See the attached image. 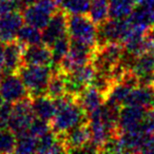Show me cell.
<instances>
[{"instance_id": "1", "label": "cell", "mask_w": 154, "mask_h": 154, "mask_svg": "<svg viewBox=\"0 0 154 154\" xmlns=\"http://www.w3.org/2000/svg\"><path fill=\"white\" fill-rule=\"evenodd\" d=\"M56 113L50 122L51 130L56 134H62L70 129L88 122V115L78 105L75 97L69 94L54 99Z\"/></svg>"}, {"instance_id": "2", "label": "cell", "mask_w": 154, "mask_h": 154, "mask_svg": "<svg viewBox=\"0 0 154 154\" xmlns=\"http://www.w3.org/2000/svg\"><path fill=\"white\" fill-rule=\"evenodd\" d=\"M17 74L23 82L30 97H36L47 94V88L53 70L49 66L23 64Z\"/></svg>"}, {"instance_id": "3", "label": "cell", "mask_w": 154, "mask_h": 154, "mask_svg": "<svg viewBox=\"0 0 154 154\" xmlns=\"http://www.w3.org/2000/svg\"><path fill=\"white\" fill-rule=\"evenodd\" d=\"M68 35L93 49L97 47V26L88 14L68 15Z\"/></svg>"}, {"instance_id": "4", "label": "cell", "mask_w": 154, "mask_h": 154, "mask_svg": "<svg viewBox=\"0 0 154 154\" xmlns=\"http://www.w3.org/2000/svg\"><path fill=\"white\" fill-rule=\"evenodd\" d=\"M125 54V47L122 42H108L97 45L93 52L91 63L96 72L110 73L119 62Z\"/></svg>"}, {"instance_id": "5", "label": "cell", "mask_w": 154, "mask_h": 154, "mask_svg": "<svg viewBox=\"0 0 154 154\" xmlns=\"http://www.w3.org/2000/svg\"><path fill=\"white\" fill-rule=\"evenodd\" d=\"M58 9L59 7L56 0H38L34 3L26 5L21 13L24 23L42 30Z\"/></svg>"}, {"instance_id": "6", "label": "cell", "mask_w": 154, "mask_h": 154, "mask_svg": "<svg viewBox=\"0 0 154 154\" xmlns=\"http://www.w3.org/2000/svg\"><path fill=\"white\" fill-rule=\"evenodd\" d=\"M35 115L32 110V98L30 96L13 103V109L8 120V128L19 136L29 131Z\"/></svg>"}, {"instance_id": "7", "label": "cell", "mask_w": 154, "mask_h": 154, "mask_svg": "<svg viewBox=\"0 0 154 154\" xmlns=\"http://www.w3.org/2000/svg\"><path fill=\"white\" fill-rule=\"evenodd\" d=\"M94 50L95 49L85 45V43L71 39L70 50H69L68 54L60 60V62L56 66L58 70L61 71L64 74L72 73L76 69L87 63H90Z\"/></svg>"}, {"instance_id": "8", "label": "cell", "mask_w": 154, "mask_h": 154, "mask_svg": "<svg viewBox=\"0 0 154 154\" xmlns=\"http://www.w3.org/2000/svg\"><path fill=\"white\" fill-rule=\"evenodd\" d=\"M129 26V20L108 18L97 26V45L108 42H122Z\"/></svg>"}, {"instance_id": "9", "label": "cell", "mask_w": 154, "mask_h": 154, "mask_svg": "<svg viewBox=\"0 0 154 154\" xmlns=\"http://www.w3.org/2000/svg\"><path fill=\"white\" fill-rule=\"evenodd\" d=\"M0 96L5 101L14 103L30 95L19 75L11 73L5 74L0 80Z\"/></svg>"}, {"instance_id": "10", "label": "cell", "mask_w": 154, "mask_h": 154, "mask_svg": "<svg viewBox=\"0 0 154 154\" xmlns=\"http://www.w3.org/2000/svg\"><path fill=\"white\" fill-rule=\"evenodd\" d=\"M68 34V14L58 9L42 29V42L51 47L59 37Z\"/></svg>"}, {"instance_id": "11", "label": "cell", "mask_w": 154, "mask_h": 154, "mask_svg": "<svg viewBox=\"0 0 154 154\" xmlns=\"http://www.w3.org/2000/svg\"><path fill=\"white\" fill-rule=\"evenodd\" d=\"M57 135L63 143L66 152H79V150L91 140V132L88 122Z\"/></svg>"}, {"instance_id": "12", "label": "cell", "mask_w": 154, "mask_h": 154, "mask_svg": "<svg viewBox=\"0 0 154 154\" xmlns=\"http://www.w3.org/2000/svg\"><path fill=\"white\" fill-rule=\"evenodd\" d=\"M147 110L136 106H122L119 110L118 129L119 132L141 130V124Z\"/></svg>"}, {"instance_id": "13", "label": "cell", "mask_w": 154, "mask_h": 154, "mask_svg": "<svg viewBox=\"0 0 154 154\" xmlns=\"http://www.w3.org/2000/svg\"><path fill=\"white\" fill-rule=\"evenodd\" d=\"M23 24V16L20 11L1 14L0 15V41L7 43L15 40L18 31Z\"/></svg>"}, {"instance_id": "14", "label": "cell", "mask_w": 154, "mask_h": 154, "mask_svg": "<svg viewBox=\"0 0 154 154\" xmlns=\"http://www.w3.org/2000/svg\"><path fill=\"white\" fill-rule=\"evenodd\" d=\"M131 71L138 78L139 85L152 86L154 84V54L147 52L136 57L131 66Z\"/></svg>"}, {"instance_id": "15", "label": "cell", "mask_w": 154, "mask_h": 154, "mask_svg": "<svg viewBox=\"0 0 154 154\" xmlns=\"http://www.w3.org/2000/svg\"><path fill=\"white\" fill-rule=\"evenodd\" d=\"M26 45L18 40L5 43V66L3 72L5 74L17 73L23 66V51Z\"/></svg>"}, {"instance_id": "16", "label": "cell", "mask_w": 154, "mask_h": 154, "mask_svg": "<svg viewBox=\"0 0 154 154\" xmlns=\"http://www.w3.org/2000/svg\"><path fill=\"white\" fill-rule=\"evenodd\" d=\"M23 63L34 66H50L53 63V57L50 47L43 42L26 45L23 51Z\"/></svg>"}, {"instance_id": "17", "label": "cell", "mask_w": 154, "mask_h": 154, "mask_svg": "<svg viewBox=\"0 0 154 154\" xmlns=\"http://www.w3.org/2000/svg\"><path fill=\"white\" fill-rule=\"evenodd\" d=\"M136 106L143 108L146 110H150L154 108V89L153 86H146L138 85L132 89L130 94L126 99L124 106Z\"/></svg>"}, {"instance_id": "18", "label": "cell", "mask_w": 154, "mask_h": 154, "mask_svg": "<svg viewBox=\"0 0 154 154\" xmlns=\"http://www.w3.org/2000/svg\"><path fill=\"white\" fill-rule=\"evenodd\" d=\"M75 100L82 108L87 115L98 109L106 101V96L92 86H89L75 97Z\"/></svg>"}, {"instance_id": "19", "label": "cell", "mask_w": 154, "mask_h": 154, "mask_svg": "<svg viewBox=\"0 0 154 154\" xmlns=\"http://www.w3.org/2000/svg\"><path fill=\"white\" fill-rule=\"evenodd\" d=\"M32 98V97H31ZM32 110L35 117L51 122L56 113V106L54 99L47 94L36 96L32 98Z\"/></svg>"}, {"instance_id": "20", "label": "cell", "mask_w": 154, "mask_h": 154, "mask_svg": "<svg viewBox=\"0 0 154 154\" xmlns=\"http://www.w3.org/2000/svg\"><path fill=\"white\" fill-rule=\"evenodd\" d=\"M66 151L63 143L52 130L37 138V153H63Z\"/></svg>"}, {"instance_id": "21", "label": "cell", "mask_w": 154, "mask_h": 154, "mask_svg": "<svg viewBox=\"0 0 154 154\" xmlns=\"http://www.w3.org/2000/svg\"><path fill=\"white\" fill-rule=\"evenodd\" d=\"M135 0H109V18L126 19L135 9Z\"/></svg>"}, {"instance_id": "22", "label": "cell", "mask_w": 154, "mask_h": 154, "mask_svg": "<svg viewBox=\"0 0 154 154\" xmlns=\"http://www.w3.org/2000/svg\"><path fill=\"white\" fill-rule=\"evenodd\" d=\"M66 93V74L58 69L56 71L53 70V74L47 88V95L55 99L63 96Z\"/></svg>"}, {"instance_id": "23", "label": "cell", "mask_w": 154, "mask_h": 154, "mask_svg": "<svg viewBox=\"0 0 154 154\" xmlns=\"http://www.w3.org/2000/svg\"><path fill=\"white\" fill-rule=\"evenodd\" d=\"M16 40L21 42L22 45H31L42 42V32L40 29H37L28 23H24L18 31Z\"/></svg>"}, {"instance_id": "24", "label": "cell", "mask_w": 154, "mask_h": 154, "mask_svg": "<svg viewBox=\"0 0 154 154\" xmlns=\"http://www.w3.org/2000/svg\"><path fill=\"white\" fill-rule=\"evenodd\" d=\"M88 15L96 26L109 18V0H91Z\"/></svg>"}, {"instance_id": "25", "label": "cell", "mask_w": 154, "mask_h": 154, "mask_svg": "<svg viewBox=\"0 0 154 154\" xmlns=\"http://www.w3.org/2000/svg\"><path fill=\"white\" fill-rule=\"evenodd\" d=\"M91 0H59L58 7L68 15L88 14Z\"/></svg>"}, {"instance_id": "26", "label": "cell", "mask_w": 154, "mask_h": 154, "mask_svg": "<svg viewBox=\"0 0 154 154\" xmlns=\"http://www.w3.org/2000/svg\"><path fill=\"white\" fill-rule=\"evenodd\" d=\"M70 43L71 39L68 34L59 37L53 45L50 47L52 52V57H53V63L54 66H57L60 62V60L68 54L70 50Z\"/></svg>"}, {"instance_id": "27", "label": "cell", "mask_w": 154, "mask_h": 154, "mask_svg": "<svg viewBox=\"0 0 154 154\" xmlns=\"http://www.w3.org/2000/svg\"><path fill=\"white\" fill-rule=\"evenodd\" d=\"M15 153H37V137L29 132L17 136Z\"/></svg>"}, {"instance_id": "28", "label": "cell", "mask_w": 154, "mask_h": 154, "mask_svg": "<svg viewBox=\"0 0 154 154\" xmlns=\"http://www.w3.org/2000/svg\"><path fill=\"white\" fill-rule=\"evenodd\" d=\"M17 136L8 127L0 129V153L8 154L15 152Z\"/></svg>"}, {"instance_id": "29", "label": "cell", "mask_w": 154, "mask_h": 154, "mask_svg": "<svg viewBox=\"0 0 154 154\" xmlns=\"http://www.w3.org/2000/svg\"><path fill=\"white\" fill-rule=\"evenodd\" d=\"M50 130H51V126H50L49 122H45L43 119L35 117L34 120L32 122V124H31L30 128H29L28 132L30 134H32L33 136L38 138V137L42 136L47 132H49Z\"/></svg>"}, {"instance_id": "30", "label": "cell", "mask_w": 154, "mask_h": 154, "mask_svg": "<svg viewBox=\"0 0 154 154\" xmlns=\"http://www.w3.org/2000/svg\"><path fill=\"white\" fill-rule=\"evenodd\" d=\"M26 7L22 0H0V15L14 11H20Z\"/></svg>"}, {"instance_id": "31", "label": "cell", "mask_w": 154, "mask_h": 154, "mask_svg": "<svg viewBox=\"0 0 154 154\" xmlns=\"http://www.w3.org/2000/svg\"><path fill=\"white\" fill-rule=\"evenodd\" d=\"M3 66H5V43L0 41V73H5Z\"/></svg>"}, {"instance_id": "32", "label": "cell", "mask_w": 154, "mask_h": 154, "mask_svg": "<svg viewBox=\"0 0 154 154\" xmlns=\"http://www.w3.org/2000/svg\"><path fill=\"white\" fill-rule=\"evenodd\" d=\"M149 36L151 37L152 39H154V24L152 26V28L150 29V31H149Z\"/></svg>"}, {"instance_id": "33", "label": "cell", "mask_w": 154, "mask_h": 154, "mask_svg": "<svg viewBox=\"0 0 154 154\" xmlns=\"http://www.w3.org/2000/svg\"><path fill=\"white\" fill-rule=\"evenodd\" d=\"M22 1H23L24 5H31V3L36 2V1H38V0H22Z\"/></svg>"}, {"instance_id": "34", "label": "cell", "mask_w": 154, "mask_h": 154, "mask_svg": "<svg viewBox=\"0 0 154 154\" xmlns=\"http://www.w3.org/2000/svg\"><path fill=\"white\" fill-rule=\"evenodd\" d=\"M145 0H135V2H136V5H141V3L143 2Z\"/></svg>"}, {"instance_id": "35", "label": "cell", "mask_w": 154, "mask_h": 154, "mask_svg": "<svg viewBox=\"0 0 154 154\" xmlns=\"http://www.w3.org/2000/svg\"><path fill=\"white\" fill-rule=\"evenodd\" d=\"M2 101H3V99L1 98V96H0V105H1V103H2Z\"/></svg>"}, {"instance_id": "36", "label": "cell", "mask_w": 154, "mask_h": 154, "mask_svg": "<svg viewBox=\"0 0 154 154\" xmlns=\"http://www.w3.org/2000/svg\"><path fill=\"white\" fill-rule=\"evenodd\" d=\"M152 53L154 54V42H153V48H152Z\"/></svg>"}, {"instance_id": "37", "label": "cell", "mask_w": 154, "mask_h": 154, "mask_svg": "<svg viewBox=\"0 0 154 154\" xmlns=\"http://www.w3.org/2000/svg\"><path fill=\"white\" fill-rule=\"evenodd\" d=\"M152 86H153V89H154V84H153V85H152Z\"/></svg>"}]
</instances>
